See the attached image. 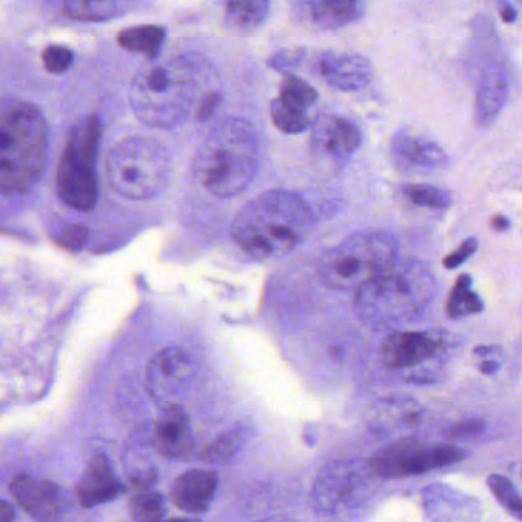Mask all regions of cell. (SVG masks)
Masks as SVG:
<instances>
[{
  "instance_id": "cell-1",
  "label": "cell",
  "mask_w": 522,
  "mask_h": 522,
  "mask_svg": "<svg viewBox=\"0 0 522 522\" xmlns=\"http://www.w3.org/2000/svg\"><path fill=\"white\" fill-rule=\"evenodd\" d=\"M314 227V215L302 196L268 190L248 201L236 215L232 236L253 261H276L290 255Z\"/></svg>"
},
{
  "instance_id": "cell-2",
  "label": "cell",
  "mask_w": 522,
  "mask_h": 522,
  "mask_svg": "<svg viewBox=\"0 0 522 522\" xmlns=\"http://www.w3.org/2000/svg\"><path fill=\"white\" fill-rule=\"evenodd\" d=\"M354 308L365 325L388 330L420 319L437 294V281L423 262L399 259L357 288Z\"/></svg>"
},
{
  "instance_id": "cell-3",
  "label": "cell",
  "mask_w": 522,
  "mask_h": 522,
  "mask_svg": "<svg viewBox=\"0 0 522 522\" xmlns=\"http://www.w3.org/2000/svg\"><path fill=\"white\" fill-rule=\"evenodd\" d=\"M261 157L259 134L250 121L230 117L210 131L193 161L196 178L218 198H235L255 181Z\"/></svg>"
},
{
  "instance_id": "cell-4",
  "label": "cell",
  "mask_w": 522,
  "mask_h": 522,
  "mask_svg": "<svg viewBox=\"0 0 522 522\" xmlns=\"http://www.w3.org/2000/svg\"><path fill=\"white\" fill-rule=\"evenodd\" d=\"M49 152V129L40 109L27 100H0V192L16 195L39 180Z\"/></svg>"
},
{
  "instance_id": "cell-5",
  "label": "cell",
  "mask_w": 522,
  "mask_h": 522,
  "mask_svg": "<svg viewBox=\"0 0 522 522\" xmlns=\"http://www.w3.org/2000/svg\"><path fill=\"white\" fill-rule=\"evenodd\" d=\"M198 76V66L184 56L149 60L132 82L134 114L151 128H175L198 105Z\"/></svg>"
},
{
  "instance_id": "cell-6",
  "label": "cell",
  "mask_w": 522,
  "mask_h": 522,
  "mask_svg": "<svg viewBox=\"0 0 522 522\" xmlns=\"http://www.w3.org/2000/svg\"><path fill=\"white\" fill-rule=\"evenodd\" d=\"M109 184L129 200H149L163 192L170 177L166 147L143 137L115 144L106 160Z\"/></svg>"
},
{
  "instance_id": "cell-7",
  "label": "cell",
  "mask_w": 522,
  "mask_h": 522,
  "mask_svg": "<svg viewBox=\"0 0 522 522\" xmlns=\"http://www.w3.org/2000/svg\"><path fill=\"white\" fill-rule=\"evenodd\" d=\"M102 124L95 115L82 118L69 132L57 170L60 200L79 212H91L98 201L97 157Z\"/></svg>"
},
{
  "instance_id": "cell-8",
  "label": "cell",
  "mask_w": 522,
  "mask_h": 522,
  "mask_svg": "<svg viewBox=\"0 0 522 522\" xmlns=\"http://www.w3.org/2000/svg\"><path fill=\"white\" fill-rule=\"evenodd\" d=\"M399 245L386 232H360L323 253L319 275L328 287L357 290L397 258Z\"/></svg>"
},
{
  "instance_id": "cell-9",
  "label": "cell",
  "mask_w": 522,
  "mask_h": 522,
  "mask_svg": "<svg viewBox=\"0 0 522 522\" xmlns=\"http://www.w3.org/2000/svg\"><path fill=\"white\" fill-rule=\"evenodd\" d=\"M464 457L466 454L452 444L428 443L405 437L383 447L368 466L374 477L395 480L452 466L463 461Z\"/></svg>"
},
{
  "instance_id": "cell-10",
  "label": "cell",
  "mask_w": 522,
  "mask_h": 522,
  "mask_svg": "<svg viewBox=\"0 0 522 522\" xmlns=\"http://www.w3.org/2000/svg\"><path fill=\"white\" fill-rule=\"evenodd\" d=\"M371 474L368 464L356 461H334L320 470L314 481L311 503L323 516L337 515L343 507L356 504L359 492Z\"/></svg>"
},
{
  "instance_id": "cell-11",
  "label": "cell",
  "mask_w": 522,
  "mask_h": 522,
  "mask_svg": "<svg viewBox=\"0 0 522 522\" xmlns=\"http://www.w3.org/2000/svg\"><path fill=\"white\" fill-rule=\"evenodd\" d=\"M362 146V132L357 124L337 114L317 117L311 126V147L314 154L331 163L350 160Z\"/></svg>"
},
{
  "instance_id": "cell-12",
  "label": "cell",
  "mask_w": 522,
  "mask_h": 522,
  "mask_svg": "<svg viewBox=\"0 0 522 522\" xmlns=\"http://www.w3.org/2000/svg\"><path fill=\"white\" fill-rule=\"evenodd\" d=\"M444 350V337L429 331H395L382 345V362L388 369H406L435 359Z\"/></svg>"
},
{
  "instance_id": "cell-13",
  "label": "cell",
  "mask_w": 522,
  "mask_h": 522,
  "mask_svg": "<svg viewBox=\"0 0 522 522\" xmlns=\"http://www.w3.org/2000/svg\"><path fill=\"white\" fill-rule=\"evenodd\" d=\"M192 359L180 348H166L147 368V389L157 400H170L186 389L192 380Z\"/></svg>"
},
{
  "instance_id": "cell-14",
  "label": "cell",
  "mask_w": 522,
  "mask_h": 522,
  "mask_svg": "<svg viewBox=\"0 0 522 522\" xmlns=\"http://www.w3.org/2000/svg\"><path fill=\"white\" fill-rule=\"evenodd\" d=\"M392 160L402 172L431 175L449 163L446 152L431 138L400 131L392 138Z\"/></svg>"
},
{
  "instance_id": "cell-15",
  "label": "cell",
  "mask_w": 522,
  "mask_h": 522,
  "mask_svg": "<svg viewBox=\"0 0 522 522\" xmlns=\"http://www.w3.org/2000/svg\"><path fill=\"white\" fill-rule=\"evenodd\" d=\"M10 492L19 506L27 510L33 518L51 521L62 516L65 500L62 490L56 484L19 475L11 481Z\"/></svg>"
},
{
  "instance_id": "cell-16",
  "label": "cell",
  "mask_w": 522,
  "mask_h": 522,
  "mask_svg": "<svg viewBox=\"0 0 522 522\" xmlns=\"http://www.w3.org/2000/svg\"><path fill=\"white\" fill-rule=\"evenodd\" d=\"M317 68L327 85L345 92L366 88L374 77L371 62L365 56L354 53L322 54Z\"/></svg>"
},
{
  "instance_id": "cell-17",
  "label": "cell",
  "mask_w": 522,
  "mask_h": 522,
  "mask_svg": "<svg viewBox=\"0 0 522 522\" xmlns=\"http://www.w3.org/2000/svg\"><path fill=\"white\" fill-rule=\"evenodd\" d=\"M423 408L409 397H389L372 408L369 429L380 437H397L411 434L420 425Z\"/></svg>"
},
{
  "instance_id": "cell-18",
  "label": "cell",
  "mask_w": 522,
  "mask_h": 522,
  "mask_svg": "<svg viewBox=\"0 0 522 522\" xmlns=\"http://www.w3.org/2000/svg\"><path fill=\"white\" fill-rule=\"evenodd\" d=\"M158 454L169 460H183L195 449L189 417L178 405H167L158 417L152 438Z\"/></svg>"
},
{
  "instance_id": "cell-19",
  "label": "cell",
  "mask_w": 522,
  "mask_h": 522,
  "mask_svg": "<svg viewBox=\"0 0 522 522\" xmlns=\"http://www.w3.org/2000/svg\"><path fill=\"white\" fill-rule=\"evenodd\" d=\"M423 509L434 521H472L481 516L475 498L444 484H431L423 490Z\"/></svg>"
},
{
  "instance_id": "cell-20",
  "label": "cell",
  "mask_w": 522,
  "mask_h": 522,
  "mask_svg": "<svg viewBox=\"0 0 522 522\" xmlns=\"http://www.w3.org/2000/svg\"><path fill=\"white\" fill-rule=\"evenodd\" d=\"M218 490V475L213 470L193 469L177 478L172 487V500L178 509L190 515L207 512Z\"/></svg>"
},
{
  "instance_id": "cell-21",
  "label": "cell",
  "mask_w": 522,
  "mask_h": 522,
  "mask_svg": "<svg viewBox=\"0 0 522 522\" xmlns=\"http://www.w3.org/2000/svg\"><path fill=\"white\" fill-rule=\"evenodd\" d=\"M510 79L507 66L503 62H493L486 66L478 82L475 95V111L481 126H489L503 111L509 97Z\"/></svg>"
},
{
  "instance_id": "cell-22",
  "label": "cell",
  "mask_w": 522,
  "mask_h": 522,
  "mask_svg": "<svg viewBox=\"0 0 522 522\" xmlns=\"http://www.w3.org/2000/svg\"><path fill=\"white\" fill-rule=\"evenodd\" d=\"M123 493V484L115 477L108 458L98 455L89 464L77 487V496L83 507H95L115 500Z\"/></svg>"
},
{
  "instance_id": "cell-23",
  "label": "cell",
  "mask_w": 522,
  "mask_h": 522,
  "mask_svg": "<svg viewBox=\"0 0 522 522\" xmlns=\"http://www.w3.org/2000/svg\"><path fill=\"white\" fill-rule=\"evenodd\" d=\"M308 8L316 25L331 30L359 20L363 14V0H310Z\"/></svg>"
},
{
  "instance_id": "cell-24",
  "label": "cell",
  "mask_w": 522,
  "mask_h": 522,
  "mask_svg": "<svg viewBox=\"0 0 522 522\" xmlns=\"http://www.w3.org/2000/svg\"><path fill=\"white\" fill-rule=\"evenodd\" d=\"M229 27L239 34H252L267 20L271 0H222Z\"/></svg>"
},
{
  "instance_id": "cell-25",
  "label": "cell",
  "mask_w": 522,
  "mask_h": 522,
  "mask_svg": "<svg viewBox=\"0 0 522 522\" xmlns=\"http://www.w3.org/2000/svg\"><path fill=\"white\" fill-rule=\"evenodd\" d=\"M137 7V0H65V10L72 19L102 22L123 16Z\"/></svg>"
},
{
  "instance_id": "cell-26",
  "label": "cell",
  "mask_w": 522,
  "mask_h": 522,
  "mask_svg": "<svg viewBox=\"0 0 522 522\" xmlns=\"http://www.w3.org/2000/svg\"><path fill=\"white\" fill-rule=\"evenodd\" d=\"M166 40V31L157 25L128 28L118 34V45L129 53L140 54L146 60L160 57Z\"/></svg>"
},
{
  "instance_id": "cell-27",
  "label": "cell",
  "mask_w": 522,
  "mask_h": 522,
  "mask_svg": "<svg viewBox=\"0 0 522 522\" xmlns=\"http://www.w3.org/2000/svg\"><path fill=\"white\" fill-rule=\"evenodd\" d=\"M484 310L483 299L474 290V282L469 275H461L447 297L446 314L451 319L480 314Z\"/></svg>"
},
{
  "instance_id": "cell-28",
  "label": "cell",
  "mask_w": 522,
  "mask_h": 522,
  "mask_svg": "<svg viewBox=\"0 0 522 522\" xmlns=\"http://www.w3.org/2000/svg\"><path fill=\"white\" fill-rule=\"evenodd\" d=\"M400 195L412 206L423 209H449L452 204L451 192L429 184H405L400 187Z\"/></svg>"
},
{
  "instance_id": "cell-29",
  "label": "cell",
  "mask_w": 522,
  "mask_h": 522,
  "mask_svg": "<svg viewBox=\"0 0 522 522\" xmlns=\"http://www.w3.org/2000/svg\"><path fill=\"white\" fill-rule=\"evenodd\" d=\"M279 100L297 111L310 112L316 105L317 92L310 83L296 76H285L279 89Z\"/></svg>"
},
{
  "instance_id": "cell-30",
  "label": "cell",
  "mask_w": 522,
  "mask_h": 522,
  "mask_svg": "<svg viewBox=\"0 0 522 522\" xmlns=\"http://www.w3.org/2000/svg\"><path fill=\"white\" fill-rule=\"evenodd\" d=\"M271 120L276 128L284 134L296 135L307 131L311 126L310 115L308 112L297 111L290 106L282 103L279 98H275L270 106Z\"/></svg>"
},
{
  "instance_id": "cell-31",
  "label": "cell",
  "mask_w": 522,
  "mask_h": 522,
  "mask_svg": "<svg viewBox=\"0 0 522 522\" xmlns=\"http://www.w3.org/2000/svg\"><path fill=\"white\" fill-rule=\"evenodd\" d=\"M245 438L247 437L242 429L227 432L216 438L209 446L204 447L200 458L207 463H224V461L232 460L244 444Z\"/></svg>"
},
{
  "instance_id": "cell-32",
  "label": "cell",
  "mask_w": 522,
  "mask_h": 522,
  "mask_svg": "<svg viewBox=\"0 0 522 522\" xmlns=\"http://www.w3.org/2000/svg\"><path fill=\"white\" fill-rule=\"evenodd\" d=\"M131 513L137 521H158L166 515L163 496L157 492L144 490L131 501Z\"/></svg>"
},
{
  "instance_id": "cell-33",
  "label": "cell",
  "mask_w": 522,
  "mask_h": 522,
  "mask_svg": "<svg viewBox=\"0 0 522 522\" xmlns=\"http://www.w3.org/2000/svg\"><path fill=\"white\" fill-rule=\"evenodd\" d=\"M489 487L495 495L496 500L500 501L501 506L512 513L516 519L522 518V501L518 490L513 486L512 481L507 480L501 475H490Z\"/></svg>"
},
{
  "instance_id": "cell-34",
  "label": "cell",
  "mask_w": 522,
  "mask_h": 522,
  "mask_svg": "<svg viewBox=\"0 0 522 522\" xmlns=\"http://www.w3.org/2000/svg\"><path fill=\"white\" fill-rule=\"evenodd\" d=\"M43 66L51 74H63L74 65L76 56L71 49L62 45H51L42 54Z\"/></svg>"
},
{
  "instance_id": "cell-35",
  "label": "cell",
  "mask_w": 522,
  "mask_h": 522,
  "mask_svg": "<svg viewBox=\"0 0 522 522\" xmlns=\"http://www.w3.org/2000/svg\"><path fill=\"white\" fill-rule=\"evenodd\" d=\"M302 59H304V51L301 49H282L267 60V65L285 76H290L291 72L301 65Z\"/></svg>"
},
{
  "instance_id": "cell-36",
  "label": "cell",
  "mask_w": 522,
  "mask_h": 522,
  "mask_svg": "<svg viewBox=\"0 0 522 522\" xmlns=\"http://www.w3.org/2000/svg\"><path fill=\"white\" fill-rule=\"evenodd\" d=\"M88 227L83 224H71L62 230L59 241L68 250H80L88 241Z\"/></svg>"
},
{
  "instance_id": "cell-37",
  "label": "cell",
  "mask_w": 522,
  "mask_h": 522,
  "mask_svg": "<svg viewBox=\"0 0 522 522\" xmlns=\"http://www.w3.org/2000/svg\"><path fill=\"white\" fill-rule=\"evenodd\" d=\"M478 241L475 238L467 239L464 241L460 247L452 252L451 255L446 256L443 261V265L449 270H454V268L460 267L461 264L467 261L470 256L474 255L477 252Z\"/></svg>"
},
{
  "instance_id": "cell-38",
  "label": "cell",
  "mask_w": 522,
  "mask_h": 522,
  "mask_svg": "<svg viewBox=\"0 0 522 522\" xmlns=\"http://www.w3.org/2000/svg\"><path fill=\"white\" fill-rule=\"evenodd\" d=\"M486 425H484V421L480 420V418L472 417L466 418V420L458 421L452 426L451 431H449V435L452 438H474L477 435H480L481 432L484 431Z\"/></svg>"
},
{
  "instance_id": "cell-39",
  "label": "cell",
  "mask_w": 522,
  "mask_h": 522,
  "mask_svg": "<svg viewBox=\"0 0 522 522\" xmlns=\"http://www.w3.org/2000/svg\"><path fill=\"white\" fill-rule=\"evenodd\" d=\"M222 103V95L218 91H209L198 100V105L195 108L196 117L200 118L201 121L209 120L213 117L216 109Z\"/></svg>"
},
{
  "instance_id": "cell-40",
  "label": "cell",
  "mask_w": 522,
  "mask_h": 522,
  "mask_svg": "<svg viewBox=\"0 0 522 522\" xmlns=\"http://www.w3.org/2000/svg\"><path fill=\"white\" fill-rule=\"evenodd\" d=\"M157 480V472L154 467L147 466L143 469H135L132 474H129V481H131L132 487L138 490H149L152 484Z\"/></svg>"
},
{
  "instance_id": "cell-41",
  "label": "cell",
  "mask_w": 522,
  "mask_h": 522,
  "mask_svg": "<svg viewBox=\"0 0 522 522\" xmlns=\"http://www.w3.org/2000/svg\"><path fill=\"white\" fill-rule=\"evenodd\" d=\"M16 518L13 507L5 501H0V522L13 521Z\"/></svg>"
},
{
  "instance_id": "cell-42",
  "label": "cell",
  "mask_w": 522,
  "mask_h": 522,
  "mask_svg": "<svg viewBox=\"0 0 522 522\" xmlns=\"http://www.w3.org/2000/svg\"><path fill=\"white\" fill-rule=\"evenodd\" d=\"M510 221L506 218V216H495L492 219V229L496 230V232H506L509 230Z\"/></svg>"
},
{
  "instance_id": "cell-43",
  "label": "cell",
  "mask_w": 522,
  "mask_h": 522,
  "mask_svg": "<svg viewBox=\"0 0 522 522\" xmlns=\"http://www.w3.org/2000/svg\"><path fill=\"white\" fill-rule=\"evenodd\" d=\"M516 10L512 7V5H504L503 8H501V19L504 20L506 23H513L516 20Z\"/></svg>"
},
{
  "instance_id": "cell-44",
  "label": "cell",
  "mask_w": 522,
  "mask_h": 522,
  "mask_svg": "<svg viewBox=\"0 0 522 522\" xmlns=\"http://www.w3.org/2000/svg\"><path fill=\"white\" fill-rule=\"evenodd\" d=\"M480 371L483 372V374H487V376H492V374L498 371V363L486 360V362L481 363Z\"/></svg>"
}]
</instances>
